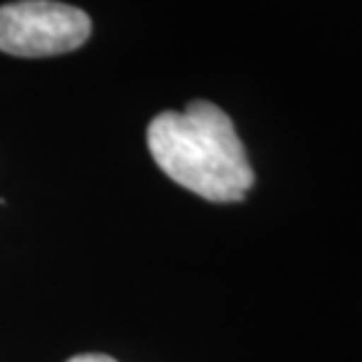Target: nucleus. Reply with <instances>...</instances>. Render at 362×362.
<instances>
[{"mask_svg":"<svg viewBox=\"0 0 362 362\" xmlns=\"http://www.w3.org/2000/svg\"><path fill=\"white\" fill-rule=\"evenodd\" d=\"M148 148L168 178L206 202H243L255 185L232 117L204 98L182 112H159L148 127Z\"/></svg>","mask_w":362,"mask_h":362,"instance_id":"1","label":"nucleus"},{"mask_svg":"<svg viewBox=\"0 0 362 362\" xmlns=\"http://www.w3.org/2000/svg\"><path fill=\"white\" fill-rule=\"evenodd\" d=\"M66 362H117L110 356H103V353H84V356H75Z\"/></svg>","mask_w":362,"mask_h":362,"instance_id":"3","label":"nucleus"},{"mask_svg":"<svg viewBox=\"0 0 362 362\" xmlns=\"http://www.w3.org/2000/svg\"><path fill=\"white\" fill-rule=\"evenodd\" d=\"M91 35V19L80 7L57 0H17L0 5V52L24 59L80 49Z\"/></svg>","mask_w":362,"mask_h":362,"instance_id":"2","label":"nucleus"}]
</instances>
